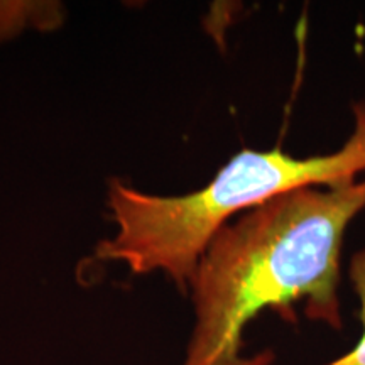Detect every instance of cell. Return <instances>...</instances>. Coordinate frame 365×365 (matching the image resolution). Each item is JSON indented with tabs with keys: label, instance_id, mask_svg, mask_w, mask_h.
Returning <instances> with one entry per match:
<instances>
[{
	"label": "cell",
	"instance_id": "cell-1",
	"mask_svg": "<svg viewBox=\"0 0 365 365\" xmlns=\"http://www.w3.org/2000/svg\"><path fill=\"white\" fill-rule=\"evenodd\" d=\"M365 210V178L308 186L247 210L210 242L191 281L196 325L182 365H271L264 352L242 355L245 327L264 309L340 330L345 232Z\"/></svg>",
	"mask_w": 365,
	"mask_h": 365
},
{
	"label": "cell",
	"instance_id": "cell-2",
	"mask_svg": "<svg viewBox=\"0 0 365 365\" xmlns=\"http://www.w3.org/2000/svg\"><path fill=\"white\" fill-rule=\"evenodd\" d=\"M354 130L339 150L294 158L281 148L244 149L202 190L154 196L113 181L108 193L117 232L97 257L137 274L161 271L180 287L191 286L200 259L222 227L239 213L308 186H333L365 173V102L354 105Z\"/></svg>",
	"mask_w": 365,
	"mask_h": 365
},
{
	"label": "cell",
	"instance_id": "cell-3",
	"mask_svg": "<svg viewBox=\"0 0 365 365\" xmlns=\"http://www.w3.org/2000/svg\"><path fill=\"white\" fill-rule=\"evenodd\" d=\"M349 276L360 301V323H362V333H360L359 341L349 354L341 355L340 359L333 360V362L328 365H365V249L354 254L352 261H350Z\"/></svg>",
	"mask_w": 365,
	"mask_h": 365
}]
</instances>
